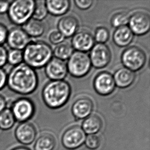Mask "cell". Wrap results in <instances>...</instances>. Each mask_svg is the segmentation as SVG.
Returning a JSON list of instances; mask_svg holds the SVG:
<instances>
[{"instance_id":"4316f807","label":"cell","mask_w":150,"mask_h":150,"mask_svg":"<svg viewBox=\"0 0 150 150\" xmlns=\"http://www.w3.org/2000/svg\"><path fill=\"white\" fill-rule=\"evenodd\" d=\"M130 16L128 13L120 12L114 14L111 19V24L113 27L118 28L128 24Z\"/></svg>"},{"instance_id":"7c38bea8","label":"cell","mask_w":150,"mask_h":150,"mask_svg":"<svg viewBox=\"0 0 150 150\" xmlns=\"http://www.w3.org/2000/svg\"><path fill=\"white\" fill-rule=\"evenodd\" d=\"M37 131L35 125L30 122H21L17 126L14 131V136L21 144L30 145L35 142Z\"/></svg>"},{"instance_id":"d590c367","label":"cell","mask_w":150,"mask_h":150,"mask_svg":"<svg viewBox=\"0 0 150 150\" xmlns=\"http://www.w3.org/2000/svg\"><path fill=\"white\" fill-rule=\"evenodd\" d=\"M10 4V1H9L0 0V15L7 13Z\"/></svg>"},{"instance_id":"44dd1931","label":"cell","mask_w":150,"mask_h":150,"mask_svg":"<svg viewBox=\"0 0 150 150\" xmlns=\"http://www.w3.org/2000/svg\"><path fill=\"white\" fill-rule=\"evenodd\" d=\"M22 28L31 39L41 37L45 30V25L42 21L33 18L26 23Z\"/></svg>"},{"instance_id":"d6986e66","label":"cell","mask_w":150,"mask_h":150,"mask_svg":"<svg viewBox=\"0 0 150 150\" xmlns=\"http://www.w3.org/2000/svg\"><path fill=\"white\" fill-rule=\"evenodd\" d=\"M134 35L128 26L116 29L113 35L114 42L117 46L125 47L130 45L134 39Z\"/></svg>"},{"instance_id":"7a4b0ae2","label":"cell","mask_w":150,"mask_h":150,"mask_svg":"<svg viewBox=\"0 0 150 150\" xmlns=\"http://www.w3.org/2000/svg\"><path fill=\"white\" fill-rule=\"evenodd\" d=\"M71 93L69 83L64 80L51 81L43 88L42 96L48 107L57 109L67 103Z\"/></svg>"},{"instance_id":"f1b7e54d","label":"cell","mask_w":150,"mask_h":150,"mask_svg":"<svg viewBox=\"0 0 150 150\" xmlns=\"http://www.w3.org/2000/svg\"><path fill=\"white\" fill-rule=\"evenodd\" d=\"M109 37V31L107 29L103 27H100L96 29L94 39L98 43L104 44L108 41Z\"/></svg>"},{"instance_id":"4fadbf2b","label":"cell","mask_w":150,"mask_h":150,"mask_svg":"<svg viewBox=\"0 0 150 150\" xmlns=\"http://www.w3.org/2000/svg\"><path fill=\"white\" fill-rule=\"evenodd\" d=\"M93 86L98 94L107 96L114 91L116 86L113 75L108 72L103 71L96 76L94 79Z\"/></svg>"},{"instance_id":"74e56055","label":"cell","mask_w":150,"mask_h":150,"mask_svg":"<svg viewBox=\"0 0 150 150\" xmlns=\"http://www.w3.org/2000/svg\"><path fill=\"white\" fill-rule=\"evenodd\" d=\"M10 150H31L30 149L28 148L25 146H19L15 147Z\"/></svg>"},{"instance_id":"4dcf8cb0","label":"cell","mask_w":150,"mask_h":150,"mask_svg":"<svg viewBox=\"0 0 150 150\" xmlns=\"http://www.w3.org/2000/svg\"><path fill=\"white\" fill-rule=\"evenodd\" d=\"M64 39L65 37L59 31H53L49 35V41L54 45H58L62 43L64 41Z\"/></svg>"},{"instance_id":"52a82bcc","label":"cell","mask_w":150,"mask_h":150,"mask_svg":"<svg viewBox=\"0 0 150 150\" xmlns=\"http://www.w3.org/2000/svg\"><path fill=\"white\" fill-rule=\"evenodd\" d=\"M16 122H28L33 117L35 106L32 100L26 97L18 98L12 102L10 107Z\"/></svg>"},{"instance_id":"484cf974","label":"cell","mask_w":150,"mask_h":150,"mask_svg":"<svg viewBox=\"0 0 150 150\" xmlns=\"http://www.w3.org/2000/svg\"><path fill=\"white\" fill-rule=\"evenodd\" d=\"M7 62L13 67L24 63L23 50L9 49L7 52Z\"/></svg>"},{"instance_id":"5b68a950","label":"cell","mask_w":150,"mask_h":150,"mask_svg":"<svg viewBox=\"0 0 150 150\" xmlns=\"http://www.w3.org/2000/svg\"><path fill=\"white\" fill-rule=\"evenodd\" d=\"M92 65L89 56L86 52H73L68 59L67 70L70 75L76 78L84 77L89 72Z\"/></svg>"},{"instance_id":"f546056e","label":"cell","mask_w":150,"mask_h":150,"mask_svg":"<svg viewBox=\"0 0 150 150\" xmlns=\"http://www.w3.org/2000/svg\"><path fill=\"white\" fill-rule=\"evenodd\" d=\"M86 146L90 150L98 149L101 144V139L100 136L95 134L89 135L86 138L85 142Z\"/></svg>"},{"instance_id":"603a6c76","label":"cell","mask_w":150,"mask_h":150,"mask_svg":"<svg viewBox=\"0 0 150 150\" xmlns=\"http://www.w3.org/2000/svg\"><path fill=\"white\" fill-rule=\"evenodd\" d=\"M56 145L54 137L52 134L44 133L37 139L34 144L35 150H53Z\"/></svg>"},{"instance_id":"8d00e7d4","label":"cell","mask_w":150,"mask_h":150,"mask_svg":"<svg viewBox=\"0 0 150 150\" xmlns=\"http://www.w3.org/2000/svg\"><path fill=\"white\" fill-rule=\"evenodd\" d=\"M8 101L3 95L0 94V113L7 108Z\"/></svg>"},{"instance_id":"277c9868","label":"cell","mask_w":150,"mask_h":150,"mask_svg":"<svg viewBox=\"0 0 150 150\" xmlns=\"http://www.w3.org/2000/svg\"><path fill=\"white\" fill-rule=\"evenodd\" d=\"M36 1L34 0H15L10 2L7 15L16 26H23L33 18Z\"/></svg>"},{"instance_id":"8fae6325","label":"cell","mask_w":150,"mask_h":150,"mask_svg":"<svg viewBox=\"0 0 150 150\" xmlns=\"http://www.w3.org/2000/svg\"><path fill=\"white\" fill-rule=\"evenodd\" d=\"M129 27L134 35H143L148 33L150 29V16L143 11L134 13L130 16Z\"/></svg>"},{"instance_id":"9c48e42d","label":"cell","mask_w":150,"mask_h":150,"mask_svg":"<svg viewBox=\"0 0 150 150\" xmlns=\"http://www.w3.org/2000/svg\"><path fill=\"white\" fill-rule=\"evenodd\" d=\"M89 57L92 66L97 69H102L110 62L111 52L107 45L98 43L91 49Z\"/></svg>"},{"instance_id":"cb8c5ba5","label":"cell","mask_w":150,"mask_h":150,"mask_svg":"<svg viewBox=\"0 0 150 150\" xmlns=\"http://www.w3.org/2000/svg\"><path fill=\"white\" fill-rule=\"evenodd\" d=\"M16 121L11 110L9 108H6L0 113V129L8 131L11 129Z\"/></svg>"},{"instance_id":"6da1fadb","label":"cell","mask_w":150,"mask_h":150,"mask_svg":"<svg viewBox=\"0 0 150 150\" xmlns=\"http://www.w3.org/2000/svg\"><path fill=\"white\" fill-rule=\"evenodd\" d=\"M39 78L35 69L23 63L12 67L7 73V86L21 96H28L36 90Z\"/></svg>"},{"instance_id":"836d02e7","label":"cell","mask_w":150,"mask_h":150,"mask_svg":"<svg viewBox=\"0 0 150 150\" xmlns=\"http://www.w3.org/2000/svg\"><path fill=\"white\" fill-rule=\"evenodd\" d=\"M8 29L5 25L0 23V45L6 43Z\"/></svg>"},{"instance_id":"1f68e13d","label":"cell","mask_w":150,"mask_h":150,"mask_svg":"<svg viewBox=\"0 0 150 150\" xmlns=\"http://www.w3.org/2000/svg\"><path fill=\"white\" fill-rule=\"evenodd\" d=\"M74 2L77 8L81 10L89 9L93 3V1L92 0H75Z\"/></svg>"},{"instance_id":"2e32d148","label":"cell","mask_w":150,"mask_h":150,"mask_svg":"<svg viewBox=\"0 0 150 150\" xmlns=\"http://www.w3.org/2000/svg\"><path fill=\"white\" fill-rule=\"evenodd\" d=\"M93 110V103L90 98L83 97L77 99L72 107V113L76 118L85 119Z\"/></svg>"},{"instance_id":"3957f363","label":"cell","mask_w":150,"mask_h":150,"mask_svg":"<svg viewBox=\"0 0 150 150\" xmlns=\"http://www.w3.org/2000/svg\"><path fill=\"white\" fill-rule=\"evenodd\" d=\"M23 62L33 69L45 67L52 59L50 46L42 41H31L23 50Z\"/></svg>"},{"instance_id":"5bb4252c","label":"cell","mask_w":150,"mask_h":150,"mask_svg":"<svg viewBox=\"0 0 150 150\" xmlns=\"http://www.w3.org/2000/svg\"><path fill=\"white\" fill-rule=\"evenodd\" d=\"M45 72L51 81L63 80L68 74L67 65L62 60L53 58L45 66Z\"/></svg>"},{"instance_id":"ffe728a7","label":"cell","mask_w":150,"mask_h":150,"mask_svg":"<svg viewBox=\"0 0 150 150\" xmlns=\"http://www.w3.org/2000/svg\"><path fill=\"white\" fill-rule=\"evenodd\" d=\"M45 3L48 12L54 16H61L66 13L71 5L69 0H47Z\"/></svg>"},{"instance_id":"ac0fdd59","label":"cell","mask_w":150,"mask_h":150,"mask_svg":"<svg viewBox=\"0 0 150 150\" xmlns=\"http://www.w3.org/2000/svg\"><path fill=\"white\" fill-rule=\"evenodd\" d=\"M79 26V21L75 16H67L59 20L57 28L65 38H69L72 37L76 33Z\"/></svg>"},{"instance_id":"e0dca14e","label":"cell","mask_w":150,"mask_h":150,"mask_svg":"<svg viewBox=\"0 0 150 150\" xmlns=\"http://www.w3.org/2000/svg\"><path fill=\"white\" fill-rule=\"evenodd\" d=\"M113 76L115 86L120 88L125 89L129 87L134 83L136 74L133 71L122 67L115 71Z\"/></svg>"},{"instance_id":"d4e9b609","label":"cell","mask_w":150,"mask_h":150,"mask_svg":"<svg viewBox=\"0 0 150 150\" xmlns=\"http://www.w3.org/2000/svg\"><path fill=\"white\" fill-rule=\"evenodd\" d=\"M73 53L72 46L69 43L62 42L57 45L54 49L53 54L55 58L61 60H66L69 59Z\"/></svg>"},{"instance_id":"30bf717a","label":"cell","mask_w":150,"mask_h":150,"mask_svg":"<svg viewBox=\"0 0 150 150\" xmlns=\"http://www.w3.org/2000/svg\"><path fill=\"white\" fill-rule=\"evenodd\" d=\"M31 41L21 27H13L8 30L6 43L10 49L23 50Z\"/></svg>"},{"instance_id":"d6a6232c","label":"cell","mask_w":150,"mask_h":150,"mask_svg":"<svg viewBox=\"0 0 150 150\" xmlns=\"http://www.w3.org/2000/svg\"><path fill=\"white\" fill-rule=\"evenodd\" d=\"M8 50L3 45H0V68H3L7 63Z\"/></svg>"},{"instance_id":"7402d4cb","label":"cell","mask_w":150,"mask_h":150,"mask_svg":"<svg viewBox=\"0 0 150 150\" xmlns=\"http://www.w3.org/2000/svg\"><path fill=\"white\" fill-rule=\"evenodd\" d=\"M103 127L101 118L96 115H92L84 120L82 124V129L85 133L89 135L97 133Z\"/></svg>"},{"instance_id":"8992f818","label":"cell","mask_w":150,"mask_h":150,"mask_svg":"<svg viewBox=\"0 0 150 150\" xmlns=\"http://www.w3.org/2000/svg\"><path fill=\"white\" fill-rule=\"evenodd\" d=\"M121 61L124 67L135 72L139 71L144 66L146 63V54L139 47L130 46L123 51Z\"/></svg>"},{"instance_id":"e575fe53","label":"cell","mask_w":150,"mask_h":150,"mask_svg":"<svg viewBox=\"0 0 150 150\" xmlns=\"http://www.w3.org/2000/svg\"><path fill=\"white\" fill-rule=\"evenodd\" d=\"M7 73L3 68H0V91L7 86Z\"/></svg>"},{"instance_id":"83f0119b","label":"cell","mask_w":150,"mask_h":150,"mask_svg":"<svg viewBox=\"0 0 150 150\" xmlns=\"http://www.w3.org/2000/svg\"><path fill=\"white\" fill-rule=\"evenodd\" d=\"M48 13V12L45 2L36 1L33 18L37 20L42 21L46 18Z\"/></svg>"},{"instance_id":"ba28073f","label":"cell","mask_w":150,"mask_h":150,"mask_svg":"<svg viewBox=\"0 0 150 150\" xmlns=\"http://www.w3.org/2000/svg\"><path fill=\"white\" fill-rule=\"evenodd\" d=\"M86 133L79 126H74L68 129L63 134L62 142L65 148L75 150L79 148L85 142Z\"/></svg>"},{"instance_id":"9a60e30c","label":"cell","mask_w":150,"mask_h":150,"mask_svg":"<svg viewBox=\"0 0 150 150\" xmlns=\"http://www.w3.org/2000/svg\"><path fill=\"white\" fill-rule=\"evenodd\" d=\"M72 46L73 49L77 51L86 52L93 47L95 44L94 37L87 31H79L73 35L72 39Z\"/></svg>"}]
</instances>
